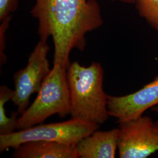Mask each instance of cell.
<instances>
[{"label":"cell","mask_w":158,"mask_h":158,"mask_svg":"<svg viewBox=\"0 0 158 158\" xmlns=\"http://www.w3.org/2000/svg\"><path fill=\"white\" fill-rule=\"evenodd\" d=\"M12 19V15L6 17L0 21V65L6 63L7 57L5 54L6 48V33L9 28L10 23Z\"/></svg>","instance_id":"cell-12"},{"label":"cell","mask_w":158,"mask_h":158,"mask_svg":"<svg viewBox=\"0 0 158 158\" xmlns=\"http://www.w3.org/2000/svg\"><path fill=\"white\" fill-rule=\"evenodd\" d=\"M119 128L96 131L76 144L79 158H115L118 145Z\"/></svg>","instance_id":"cell-8"},{"label":"cell","mask_w":158,"mask_h":158,"mask_svg":"<svg viewBox=\"0 0 158 158\" xmlns=\"http://www.w3.org/2000/svg\"><path fill=\"white\" fill-rule=\"evenodd\" d=\"M31 14L38 21L40 40H53V64L66 69L72 51H84L86 34L103 24L97 0H35Z\"/></svg>","instance_id":"cell-1"},{"label":"cell","mask_w":158,"mask_h":158,"mask_svg":"<svg viewBox=\"0 0 158 158\" xmlns=\"http://www.w3.org/2000/svg\"><path fill=\"white\" fill-rule=\"evenodd\" d=\"M100 125L81 119L36 125L6 135H0V152L17 148L23 143L32 141H49L68 145H76L85 136L98 130Z\"/></svg>","instance_id":"cell-4"},{"label":"cell","mask_w":158,"mask_h":158,"mask_svg":"<svg viewBox=\"0 0 158 158\" xmlns=\"http://www.w3.org/2000/svg\"><path fill=\"white\" fill-rule=\"evenodd\" d=\"M14 94L8 87L2 85L0 86V135L9 134L17 129L18 124V115L16 112H12L11 117H8L6 114L5 104L11 101Z\"/></svg>","instance_id":"cell-10"},{"label":"cell","mask_w":158,"mask_h":158,"mask_svg":"<svg viewBox=\"0 0 158 158\" xmlns=\"http://www.w3.org/2000/svg\"><path fill=\"white\" fill-rule=\"evenodd\" d=\"M113 1H118L121 2L123 3H126V4H135L136 2V0H111Z\"/></svg>","instance_id":"cell-14"},{"label":"cell","mask_w":158,"mask_h":158,"mask_svg":"<svg viewBox=\"0 0 158 158\" xmlns=\"http://www.w3.org/2000/svg\"><path fill=\"white\" fill-rule=\"evenodd\" d=\"M151 110L153 111V112H155V113H156L157 114H158V105L156 106H155V107H153L151 109Z\"/></svg>","instance_id":"cell-15"},{"label":"cell","mask_w":158,"mask_h":158,"mask_svg":"<svg viewBox=\"0 0 158 158\" xmlns=\"http://www.w3.org/2000/svg\"><path fill=\"white\" fill-rule=\"evenodd\" d=\"M67 69L60 65L53 64L35 100L19 117L17 130H24L42 124L53 115L57 114L61 118L70 115Z\"/></svg>","instance_id":"cell-3"},{"label":"cell","mask_w":158,"mask_h":158,"mask_svg":"<svg viewBox=\"0 0 158 158\" xmlns=\"http://www.w3.org/2000/svg\"><path fill=\"white\" fill-rule=\"evenodd\" d=\"M135 4L139 15L158 32V0H136Z\"/></svg>","instance_id":"cell-11"},{"label":"cell","mask_w":158,"mask_h":158,"mask_svg":"<svg viewBox=\"0 0 158 158\" xmlns=\"http://www.w3.org/2000/svg\"><path fill=\"white\" fill-rule=\"evenodd\" d=\"M70 91L71 118L100 125L109 115L107 94L103 89L104 70L101 63L81 66L77 61L71 63L67 69Z\"/></svg>","instance_id":"cell-2"},{"label":"cell","mask_w":158,"mask_h":158,"mask_svg":"<svg viewBox=\"0 0 158 158\" xmlns=\"http://www.w3.org/2000/svg\"><path fill=\"white\" fill-rule=\"evenodd\" d=\"M50 50L47 40H40L29 56L25 68L14 74V94L11 102L17 107V113L22 114L29 106L31 96L38 93L51 69L48 59Z\"/></svg>","instance_id":"cell-5"},{"label":"cell","mask_w":158,"mask_h":158,"mask_svg":"<svg viewBox=\"0 0 158 158\" xmlns=\"http://www.w3.org/2000/svg\"><path fill=\"white\" fill-rule=\"evenodd\" d=\"M121 158H146L158 151V121L142 115L119 123Z\"/></svg>","instance_id":"cell-6"},{"label":"cell","mask_w":158,"mask_h":158,"mask_svg":"<svg viewBox=\"0 0 158 158\" xmlns=\"http://www.w3.org/2000/svg\"><path fill=\"white\" fill-rule=\"evenodd\" d=\"M20 0H0V21L17 11Z\"/></svg>","instance_id":"cell-13"},{"label":"cell","mask_w":158,"mask_h":158,"mask_svg":"<svg viewBox=\"0 0 158 158\" xmlns=\"http://www.w3.org/2000/svg\"><path fill=\"white\" fill-rule=\"evenodd\" d=\"M158 105V75L151 82L135 92L123 96H108L109 115L118 123L135 119Z\"/></svg>","instance_id":"cell-7"},{"label":"cell","mask_w":158,"mask_h":158,"mask_svg":"<svg viewBox=\"0 0 158 158\" xmlns=\"http://www.w3.org/2000/svg\"><path fill=\"white\" fill-rule=\"evenodd\" d=\"M14 158H77L76 145L49 141H32L14 149Z\"/></svg>","instance_id":"cell-9"}]
</instances>
